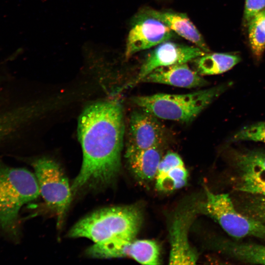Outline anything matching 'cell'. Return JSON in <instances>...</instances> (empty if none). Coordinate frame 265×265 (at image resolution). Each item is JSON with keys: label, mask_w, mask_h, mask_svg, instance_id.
Masks as SVG:
<instances>
[{"label": "cell", "mask_w": 265, "mask_h": 265, "mask_svg": "<svg viewBox=\"0 0 265 265\" xmlns=\"http://www.w3.org/2000/svg\"><path fill=\"white\" fill-rule=\"evenodd\" d=\"M141 82H151L191 88L203 87L207 81L186 63L158 68L144 77Z\"/></svg>", "instance_id": "12"}, {"label": "cell", "mask_w": 265, "mask_h": 265, "mask_svg": "<svg viewBox=\"0 0 265 265\" xmlns=\"http://www.w3.org/2000/svg\"><path fill=\"white\" fill-rule=\"evenodd\" d=\"M217 249L230 258L246 264L265 265V245L221 239L215 242Z\"/></svg>", "instance_id": "17"}, {"label": "cell", "mask_w": 265, "mask_h": 265, "mask_svg": "<svg viewBox=\"0 0 265 265\" xmlns=\"http://www.w3.org/2000/svg\"><path fill=\"white\" fill-rule=\"evenodd\" d=\"M40 195L34 173L0 163V229L15 234L21 208Z\"/></svg>", "instance_id": "4"}, {"label": "cell", "mask_w": 265, "mask_h": 265, "mask_svg": "<svg viewBox=\"0 0 265 265\" xmlns=\"http://www.w3.org/2000/svg\"><path fill=\"white\" fill-rule=\"evenodd\" d=\"M160 147L126 151L129 167L136 179L140 182L152 181L157 174L161 159Z\"/></svg>", "instance_id": "16"}, {"label": "cell", "mask_w": 265, "mask_h": 265, "mask_svg": "<svg viewBox=\"0 0 265 265\" xmlns=\"http://www.w3.org/2000/svg\"><path fill=\"white\" fill-rule=\"evenodd\" d=\"M157 118L141 109L132 113L126 150H140L160 146L164 141L165 132Z\"/></svg>", "instance_id": "11"}, {"label": "cell", "mask_w": 265, "mask_h": 265, "mask_svg": "<svg viewBox=\"0 0 265 265\" xmlns=\"http://www.w3.org/2000/svg\"><path fill=\"white\" fill-rule=\"evenodd\" d=\"M228 156L234 191L265 196V151L233 149Z\"/></svg>", "instance_id": "7"}, {"label": "cell", "mask_w": 265, "mask_h": 265, "mask_svg": "<svg viewBox=\"0 0 265 265\" xmlns=\"http://www.w3.org/2000/svg\"><path fill=\"white\" fill-rule=\"evenodd\" d=\"M188 172L180 156L169 152L159 163L156 176V186L162 191L179 189L186 183Z\"/></svg>", "instance_id": "15"}, {"label": "cell", "mask_w": 265, "mask_h": 265, "mask_svg": "<svg viewBox=\"0 0 265 265\" xmlns=\"http://www.w3.org/2000/svg\"><path fill=\"white\" fill-rule=\"evenodd\" d=\"M247 26L252 53L254 58L259 61L265 51V8L254 15Z\"/></svg>", "instance_id": "20"}, {"label": "cell", "mask_w": 265, "mask_h": 265, "mask_svg": "<svg viewBox=\"0 0 265 265\" xmlns=\"http://www.w3.org/2000/svg\"><path fill=\"white\" fill-rule=\"evenodd\" d=\"M230 83L184 94L158 93L135 97L133 102L158 118L188 122L229 88Z\"/></svg>", "instance_id": "3"}, {"label": "cell", "mask_w": 265, "mask_h": 265, "mask_svg": "<svg viewBox=\"0 0 265 265\" xmlns=\"http://www.w3.org/2000/svg\"><path fill=\"white\" fill-rule=\"evenodd\" d=\"M196 71L201 76L215 75L231 69L241 60L240 57L231 53H206L194 60Z\"/></svg>", "instance_id": "18"}, {"label": "cell", "mask_w": 265, "mask_h": 265, "mask_svg": "<svg viewBox=\"0 0 265 265\" xmlns=\"http://www.w3.org/2000/svg\"><path fill=\"white\" fill-rule=\"evenodd\" d=\"M206 53H207L195 46H190L169 40L163 42L148 54L134 83L141 82L144 77L158 68L186 63Z\"/></svg>", "instance_id": "10"}, {"label": "cell", "mask_w": 265, "mask_h": 265, "mask_svg": "<svg viewBox=\"0 0 265 265\" xmlns=\"http://www.w3.org/2000/svg\"><path fill=\"white\" fill-rule=\"evenodd\" d=\"M142 221L136 206H114L96 211L77 222L68 233L70 238H85L94 243L110 240L134 239Z\"/></svg>", "instance_id": "2"}, {"label": "cell", "mask_w": 265, "mask_h": 265, "mask_svg": "<svg viewBox=\"0 0 265 265\" xmlns=\"http://www.w3.org/2000/svg\"><path fill=\"white\" fill-rule=\"evenodd\" d=\"M141 11L160 21L175 33L191 42L205 52H210L201 33L186 14L149 8Z\"/></svg>", "instance_id": "14"}, {"label": "cell", "mask_w": 265, "mask_h": 265, "mask_svg": "<svg viewBox=\"0 0 265 265\" xmlns=\"http://www.w3.org/2000/svg\"><path fill=\"white\" fill-rule=\"evenodd\" d=\"M190 214L179 215L174 221L170 228L171 265L194 264L198 259L196 251L190 245L188 239V228Z\"/></svg>", "instance_id": "13"}, {"label": "cell", "mask_w": 265, "mask_h": 265, "mask_svg": "<svg viewBox=\"0 0 265 265\" xmlns=\"http://www.w3.org/2000/svg\"><path fill=\"white\" fill-rule=\"evenodd\" d=\"M233 142L253 141L265 143V122H261L243 127L236 132Z\"/></svg>", "instance_id": "21"}, {"label": "cell", "mask_w": 265, "mask_h": 265, "mask_svg": "<svg viewBox=\"0 0 265 265\" xmlns=\"http://www.w3.org/2000/svg\"><path fill=\"white\" fill-rule=\"evenodd\" d=\"M265 8V0H245L243 22L247 26L251 19Z\"/></svg>", "instance_id": "22"}, {"label": "cell", "mask_w": 265, "mask_h": 265, "mask_svg": "<svg viewBox=\"0 0 265 265\" xmlns=\"http://www.w3.org/2000/svg\"><path fill=\"white\" fill-rule=\"evenodd\" d=\"M33 106H20L0 111V143L9 138L34 115Z\"/></svg>", "instance_id": "19"}, {"label": "cell", "mask_w": 265, "mask_h": 265, "mask_svg": "<svg viewBox=\"0 0 265 265\" xmlns=\"http://www.w3.org/2000/svg\"><path fill=\"white\" fill-rule=\"evenodd\" d=\"M202 210L235 239L254 237L265 240V224L240 212L228 193H215L206 188Z\"/></svg>", "instance_id": "5"}, {"label": "cell", "mask_w": 265, "mask_h": 265, "mask_svg": "<svg viewBox=\"0 0 265 265\" xmlns=\"http://www.w3.org/2000/svg\"><path fill=\"white\" fill-rule=\"evenodd\" d=\"M34 170L40 194L55 214L58 227H61L73 195L71 186L59 164L45 157L34 160Z\"/></svg>", "instance_id": "6"}, {"label": "cell", "mask_w": 265, "mask_h": 265, "mask_svg": "<svg viewBox=\"0 0 265 265\" xmlns=\"http://www.w3.org/2000/svg\"><path fill=\"white\" fill-rule=\"evenodd\" d=\"M124 132L119 100L97 102L84 109L78 123L83 161L71 186L73 194L84 188L106 186L114 181L121 168Z\"/></svg>", "instance_id": "1"}, {"label": "cell", "mask_w": 265, "mask_h": 265, "mask_svg": "<svg viewBox=\"0 0 265 265\" xmlns=\"http://www.w3.org/2000/svg\"><path fill=\"white\" fill-rule=\"evenodd\" d=\"M252 215L254 218L265 224V196H259L256 199Z\"/></svg>", "instance_id": "23"}, {"label": "cell", "mask_w": 265, "mask_h": 265, "mask_svg": "<svg viewBox=\"0 0 265 265\" xmlns=\"http://www.w3.org/2000/svg\"><path fill=\"white\" fill-rule=\"evenodd\" d=\"M95 258L131 257L144 265H159L160 249L158 243L150 239L110 240L95 243L86 251Z\"/></svg>", "instance_id": "8"}, {"label": "cell", "mask_w": 265, "mask_h": 265, "mask_svg": "<svg viewBox=\"0 0 265 265\" xmlns=\"http://www.w3.org/2000/svg\"><path fill=\"white\" fill-rule=\"evenodd\" d=\"M126 43L125 57L172 39L175 33L160 21L142 11L132 19Z\"/></svg>", "instance_id": "9"}]
</instances>
